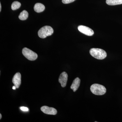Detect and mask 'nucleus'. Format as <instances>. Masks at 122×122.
<instances>
[{
    "label": "nucleus",
    "mask_w": 122,
    "mask_h": 122,
    "mask_svg": "<svg viewBox=\"0 0 122 122\" xmlns=\"http://www.w3.org/2000/svg\"><path fill=\"white\" fill-rule=\"evenodd\" d=\"M53 32V29L51 26L46 25L39 30L38 32V35L39 37L44 38L52 35Z\"/></svg>",
    "instance_id": "3"
},
{
    "label": "nucleus",
    "mask_w": 122,
    "mask_h": 122,
    "mask_svg": "<svg viewBox=\"0 0 122 122\" xmlns=\"http://www.w3.org/2000/svg\"><path fill=\"white\" fill-rule=\"evenodd\" d=\"M81 83V80L78 77H77L74 80L72 83L71 89L73 90L74 92H76L78 90Z\"/></svg>",
    "instance_id": "9"
},
{
    "label": "nucleus",
    "mask_w": 122,
    "mask_h": 122,
    "mask_svg": "<svg viewBox=\"0 0 122 122\" xmlns=\"http://www.w3.org/2000/svg\"><path fill=\"white\" fill-rule=\"evenodd\" d=\"M1 3H0V12H1Z\"/></svg>",
    "instance_id": "17"
},
{
    "label": "nucleus",
    "mask_w": 122,
    "mask_h": 122,
    "mask_svg": "<svg viewBox=\"0 0 122 122\" xmlns=\"http://www.w3.org/2000/svg\"><path fill=\"white\" fill-rule=\"evenodd\" d=\"M92 56L95 58L99 60H102L106 58L107 54L106 51L98 48H92L90 51Z\"/></svg>",
    "instance_id": "1"
},
{
    "label": "nucleus",
    "mask_w": 122,
    "mask_h": 122,
    "mask_svg": "<svg viewBox=\"0 0 122 122\" xmlns=\"http://www.w3.org/2000/svg\"><path fill=\"white\" fill-rule=\"evenodd\" d=\"M0 119H1V118H2V116H1V114H0Z\"/></svg>",
    "instance_id": "18"
},
{
    "label": "nucleus",
    "mask_w": 122,
    "mask_h": 122,
    "mask_svg": "<svg viewBox=\"0 0 122 122\" xmlns=\"http://www.w3.org/2000/svg\"><path fill=\"white\" fill-rule=\"evenodd\" d=\"M76 0H62V3L64 4H68L74 2Z\"/></svg>",
    "instance_id": "14"
},
{
    "label": "nucleus",
    "mask_w": 122,
    "mask_h": 122,
    "mask_svg": "<svg viewBox=\"0 0 122 122\" xmlns=\"http://www.w3.org/2000/svg\"><path fill=\"white\" fill-rule=\"evenodd\" d=\"M34 8L35 12L37 13H40L44 11L45 7L42 4L37 3L35 4Z\"/></svg>",
    "instance_id": "10"
},
{
    "label": "nucleus",
    "mask_w": 122,
    "mask_h": 122,
    "mask_svg": "<svg viewBox=\"0 0 122 122\" xmlns=\"http://www.w3.org/2000/svg\"><path fill=\"white\" fill-rule=\"evenodd\" d=\"M16 87L15 86H13L12 89H13V90L16 89Z\"/></svg>",
    "instance_id": "16"
},
{
    "label": "nucleus",
    "mask_w": 122,
    "mask_h": 122,
    "mask_svg": "<svg viewBox=\"0 0 122 122\" xmlns=\"http://www.w3.org/2000/svg\"><path fill=\"white\" fill-rule=\"evenodd\" d=\"M78 29L81 32L87 36H92L94 34L93 30L87 26L82 25H79L78 27Z\"/></svg>",
    "instance_id": "5"
},
{
    "label": "nucleus",
    "mask_w": 122,
    "mask_h": 122,
    "mask_svg": "<svg viewBox=\"0 0 122 122\" xmlns=\"http://www.w3.org/2000/svg\"><path fill=\"white\" fill-rule=\"evenodd\" d=\"M68 75L67 73L65 72H62L59 77L58 81L61 83L62 87H65L68 81Z\"/></svg>",
    "instance_id": "7"
},
{
    "label": "nucleus",
    "mask_w": 122,
    "mask_h": 122,
    "mask_svg": "<svg viewBox=\"0 0 122 122\" xmlns=\"http://www.w3.org/2000/svg\"><path fill=\"white\" fill-rule=\"evenodd\" d=\"M41 109L43 113L47 114L55 115L57 113V110L53 107L44 106L41 107Z\"/></svg>",
    "instance_id": "6"
},
{
    "label": "nucleus",
    "mask_w": 122,
    "mask_h": 122,
    "mask_svg": "<svg viewBox=\"0 0 122 122\" xmlns=\"http://www.w3.org/2000/svg\"><path fill=\"white\" fill-rule=\"evenodd\" d=\"M20 109L22 111H29V109L28 107H20Z\"/></svg>",
    "instance_id": "15"
},
{
    "label": "nucleus",
    "mask_w": 122,
    "mask_h": 122,
    "mask_svg": "<svg viewBox=\"0 0 122 122\" xmlns=\"http://www.w3.org/2000/svg\"><path fill=\"white\" fill-rule=\"evenodd\" d=\"M90 90L93 94L97 95H103L106 92V89L105 86L96 83L92 85L91 86Z\"/></svg>",
    "instance_id": "2"
},
{
    "label": "nucleus",
    "mask_w": 122,
    "mask_h": 122,
    "mask_svg": "<svg viewBox=\"0 0 122 122\" xmlns=\"http://www.w3.org/2000/svg\"><path fill=\"white\" fill-rule=\"evenodd\" d=\"M29 14L27 11L24 10L20 14L19 18L20 20H26L28 17Z\"/></svg>",
    "instance_id": "12"
},
{
    "label": "nucleus",
    "mask_w": 122,
    "mask_h": 122,
    "mask_svg": "<svg viewBox=\"0 0 122 122\" xmlns=\"http://www.w3.org/2000/svg\"><path fill=\"white\" fill-rule=\"evenodd\" d=\"M107 4L111 5L122 4V0H106Z\"/></svg>",
    "instance_id": "11"
},
{
    "label": "nucleus",
    "mask_w": 122,
    "mask_h": 122,
    "mask_svg": "<svg viewBox=\"0 0 122 122\" xmlns=\"http://www.w3.org/2000/svg\"><path fill=\"white\" fill-rule=\"evenodd\" d=\"M21 75L19 72L15 74L12 79V82L16 88H18L21 83Z\"/></svg>",
    "instance_id": "8"
},
{
    "label": "nucleus",
    "mask_w": 122,
    "mask_h": 122,
    "mask_svg": "<svg viewBox=\"0 0 122 122\" xmlns=\"http://www.w3.org/2000/svg\"><path fill=\"white\" fill-rule=\"evenodd\" d=\"M21 5V4L20 2L17 1H15L12 4V5H11V8L12 10H16L17 9L20 8Z\"/></svg>",
    "instance_id": "13"
},
{
    "label": "nucleus",
    "mask_w": 122,
    "mask_h": 122,
    "mask_svg": "<svg viewBox=\"0 0 122 122\" xmlns=\"http://www.w3.org/2000/svg\"><path fill=\"white\" fill-rule=\"evenodd\" d=\"M22 53L24 56L30 61H35L37 58V54L28 48H24L22 49Z\"/></svg>",
    "instance_id": "4"
}]
</instances>
